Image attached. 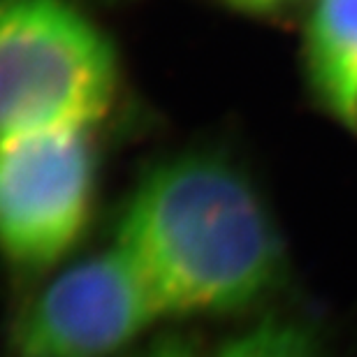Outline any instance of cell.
Here are the masks:
<instances>
[{
  "label": "cell",
  "mask_w": 357,
  "mask_h": 357,
  "mask_svg": "<svg viewBox=\"0 0 357 357\" xmlns=\"http://www.w3.org/2000/svg\"><path fill=\"white\" fill-rule=\"evenodd\" d=\"M112 239L165 320L246 313L285 276L283 239L267 202L218 149H188L149 167Z\"/></svg>",
  "instance_id": "6da1fadb"
},
{
  "label": "cell",
  "mask_w": 357,
  "mask_h": 357,
  "mask_svg": "<svg viewBox=\"0 0 357 357\" xmlns=\"http://www.w3.org/2000/svg\"><path fill=\"white\" fill-rule=\"evenodd\" d=\"M121 91L119 56L70 0H0V139L96 130Z\"/></svg>",
  "instance_id": "7a4b0ae2"
},
{
  "label": "cell",
  "mask_w": 357,
  "mask_h": 357,
  "mask_svg": "<svg viewBox=\"0 0 357 357\" xmlns=\"http://www.w3.org/2000/svg\"><path fill=\"white\" fill-rule=\"evenodd\" d=\"M223 3L244 12H271L276 7H281L285 0H223Z\"/></svg>",
  "instance_id": "9c48e42d"
},
{
  "label": "cell",
  "mask_w": 357,
  "mask_h": 357,
  "mask_svg": "<svg viewBox=\"0 0 357 357\" xmlns=\"http://www.w3.org/2000/svg\"><path fill=\"white\" fill-rule=\"evenodd\" d=\"M318 96L323 98V102L330 107L348 128H353L357 132V75L346 77V79L318 91Z\"/></svg>",
  "instance_id": "ba28073f"
},
{
  "label": "cell",
  "mask_w": 357,
  "mask_h": 357,
  "mask_svg": "<svg viewBox=\"0 0 357 357\" xmlns=\"http://www.w3.org/2000/svg\"><path fill=\"white\" fill-rule=\"evenodd\" d=\"M96 130L0 139V255L24 276L54 271L75 251L98 190Z\"/></svg>",
  "instance_id": "3957f363"
},
{
  "label": "cell",
  "mask_w": 357,
  "mask_h": 357,
  "mask_svg": "<svg viewBox=\"0 0 357 357\" xmlns=\"http://www.w3.org/2000/svg\"><path fill=\"white\" fill-rule=\"evenodd\" d=\"M206 357H323V348L304 323L267 316L206 351Z\"/></svg>",
  "instance_id": "8992f818"
},
{
  "label": "cell",
  "mask_w": 357,
  "mask_h": 357,
  "mask_svg": "<svg viewBox=\"0 0 357 357\" xmlns=\"http://www.w3.org/2000/svg\"><path fill=\"white\" fill-rule=\"evenodd\" d=\"M123 357H206V351L183 334H158Z\"/></svg>",
  "instance_id": "52a82bcc"
},
{
  "label": "cell",
  "mask_w": 357,
  "mask_h": 357,
  "mask_svg": "<svg viewBox=\"0 0 357 357\" xmlns=\"http://www.w3.org/2000/svg\"><path fill=\"white\" fill-rule=\"evenodd\" d=\"M165 323L116 241L56 271L24 306L3 357H123Z\"/></svg>",
  "instance_id": "277c9868"
},
{
  "label": "cell",
  "mask_w": 357,
  "mask_h": 357,
  "mask_svg": "<svg viewBox=\"0 0 357 357\" xmlns=\"http://www.w3.org/2000/svg\"><path fill=\"white\" fill-rule=\"evenodd\" d=\"M306 61L316 91L357 75V0H313Z\"/></svg>",
  "instance_id": "5b68a950"
}]
</instances>
